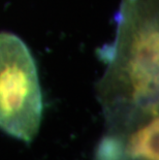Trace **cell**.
Here are the masks:
<instances>
[{"label":"cell","mask_w":159,"mask_h":160,"mask_svg":"<svg viewBox=\"0 0 159 160\" xmlns=\"http://www.w3.org/2000/svg\"><path fill=\"white\" fill-rule=\"evenodd\" d=\"M116 36L99 50L97 84L107 133L125 134L158 117L159 0H121Z\"/></svg>","instance_id":"cell-1"},{"label":"cell","mask_w":159,"mask_h":160,"mask_svg":"<svg viewBox=\"0 0 159 160\" xmlns=\"http://www.w3.org/2000/svg\"><path fill=\"white\" fill-rule=\"evenodd\" d=\"M42 95L36 63L26 43L0 32V129L25 142L38 133Z\"/></svg>","instance_id":"cell-2"}]
</instances>
